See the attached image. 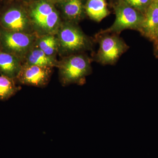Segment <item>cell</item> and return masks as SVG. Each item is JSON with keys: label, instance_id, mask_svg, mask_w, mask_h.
<instances>
[{"label": "cell", "instance_id": "6da1fadb", "mask_svg": "<svg viewBox=\"0 0 158 158\" xmlns=\"http://www.w3.org/2000/svg\"><path fill=\"white\" fill-rule=\"evenodd\" d=\"M28 14L34 33L37 36L56 35L62 23L59 12L52 3L48 0L34 2Z\"/></svg>", "mask_w": 158, "mask_h": 158}, {"label": "cell", "instance_id": "7a4b0ae2", "mask_svg": "<svg viewBox=\"0 0 158 158\" xmlns=\"http://www.w3.org/2000/svg\"><path fill=\"white\" fill-rule=\"evenodd\" d=\"M57 67L60 81L64 86L85 85L86 77L92 73L90 59L86 55L80 53L63 57L59 61Z\"/></svg>", "mask_w": 158, "mask_h": 158}, {"label": "cell", "instance_id": "3957f363", "mask_svg": "<svg viewBox=\"0 0 158 158\" xmlns=\"http://www.w3.org/2000/svg\"><path fill=\"white\" fill-rule=\"evenodd\" d=\"M56 36L59 42V53L63 57L89 50L93 46L91 39L73 23L62 22Z\"/></svg>", "mask_w": 158, "mask_h": 158}, {"label": "cell", "instance_id": "277c9868", "mask_svg": "<svg viewBox=\"0 0 158 158\" xmlns=\"http://www.w3.org/2000/svg\"><path fill=\"white\" fill-rule=\"evenodd\" d=\"M116 19L110 27L100 31L97 34H118L125 30L139 31L144 19V15L123 0H119L114 6Z\"/></svg>", "mask_w": 158, "mask_h": 158}, {"label": "cell", "instance_id": "5b68a950", "mask_svg": "<svg viewBox=\"0 0 158 158\" xmlns=\"http://www.w3.org/2000/svg\"><path fill=\"white\" fill-rule=\"evenodd\" d=\"M37 37L36 34L13 32L0 27V49L18 57L23 62Z\"/></svg>", "mask_w": 158, "mask_h": 158}, {"label": "cell", "instance_id": "8992f818", "mask_svg": "<svg viewBox=\"0 0 158 158\" xmlns=\"http://www.w3.org/2000/svg\"><path fill=\"white\" fill-rule=\"evenodd\" d=\"M99 38L98 51L95 56V61L103 65L116 64L122 55L129 48L118 34H97Z\"/></svg>", "mask_w": 158, "mask_h": 158}, {"label": "cell", "instance_id": "52a82bcc", "mask_svg": "<svg viewBox=\"0 0 158 158\" xmlns=\"http://www.w3.org/2000/svg\"><path fill=\"white\" fill-rule=\"evenodd\" d=\"M0 27L13 32L35 34L28 14L20 7L12 6L0 16Z\"/></svg>", "mask_w": 158, "mask_h": 158}, {"label": "cell", "instance_id": "ba28073f", "mask_svg": "<svg viewBox=\"0 0 158 158\" xmlns=\"http://www.w3.org/2000/svg\"><path fill=\"white\" fill-rule=\"evenodd\" d=\"M53 68L23 63L16 81L23 85L44 88L48 83Z\"/></svg>", "mask_w": 158, "mask_h": 158}, {"label": "cell", "instance_id": "9c48e42d", "mask_svg": "<svg viewBox=\"0 0 158 158\" xmlns=\"http://www.w3.org/2000/svg\"><path fill=\"white\" fill-rule=\"evenodd\" d=\"M139 32L151 40L155 41L158 27V3L153 0L146 9Z\"/></svg>", "mask_w": 158, "mask_h": 158}, {"label": "cell", "instance_id": "30bf717a", "mask_svg": "<svg viewBox=\"0 0 158 158\" xmlns=\"http://www.w3.org/2000/svg\"><path fill=\"white\" fill-rule=\"evenodd\" d=\"M22 65L18 57L0 49V74L16 80Z\"/></svg>", "mask_w": 158, "mask_h": 158}, {"label": "cell", "instance_id": "8fae6325", "mask_svg": "<svg viewBox=\"0 0 158 158\" xmlns=\"http://www.w3.org/2000/svg\"><path fill=\"white\" fill-rule=\"evenodd\" d=\"M23 63L53 68L57 67L59 61L56 57L48 56L34 44L26 56Z\"/></svg>", "mask_w": 158, "mask_h": 158}, {"label": "cell", "instance_id": "7c38bea8", "mask_svg": "<svg viewBox=\"0 0 158 158\" xmlns=\"http://www.w3.org/2000/svg\"><path fill=\"white\" fill-rule=\"evenodd\" d=\"M62 3V9L66 22L74 24L82 19L84 7L82 0H65Z\"/></svg>", "mask_w": 158, "mask_h": 158}, {"label": "cell", "instance_id": "4fadbf2b", "mask_svg": "<svg viewBox=\"0 0 158 158\" xmlns=\"http://www.w3.org/2000/svg\"><path fill=\"white\" fill-rule=\"evenodd\" d=\"M85 9L88 17L96 22L102 21L110 14L106 0H88Z\"/></svg>", "mask_w": 158, "mask_h": 158}, {"label": "cell", "instance_id": "5bb4252c", "mask_svg": "<svg viewBox=\"0 0 158 158\" xmlns=\"http://www.w3.org/2000/svg\"><path fill=\"white\" fill-rule=\"evenodd\" d=\"M35 45L50 56L56 57L59 53V42L56 35L37 36Z\"/></svg>", "mask_w": 158, "mask_h": 158}, {"label": "cell", "instance_id": "9a60e30c", "mask_svg": "<svg viewBox=\"0 0 158 158\" xmlns=\"http://www.w3.org/2000/svg\"><path fill=\"white\" fill-rule=\"evenodd\" d=\"M15 79L0 74V101H6L15 95L21 89Z\"/></svg>", "mask_w": 158, "mask_h": 158}, {"label": "cell", "instance_id": "2e32d148", "mask_svg": "<svg viewBox=\"0 0 158 158\" xmlns=\"http://www.w3.org/2000/svg\"><path fill=\"white\" fill-rule=\"evenodd\" d=\"M128 5L141 13L145 12L153 0H123Z\"/></svg>", "mask_w": 158, "mask_h": 158}, {"label": "cell", "instance_id": "e0dca14e", "mask_svg": "<svg viewBox=\"0 0 158 158\" xmlns=\"http://www.w3.org/2000/svg\"><path fill=\"white\" fill-rule=\"evenodd\" d=\"M155 42H156V50L158 54V39H156Z\"/></svg>", "mask_w": 158, "mask_h": 158}, {"label": "cell", "instance_id": "ac0fdd59", "mask_svg": "<svg viewBox=\"0 0 158 158\" xmlns=\"http://www.w3.org/2000/svg\"><path fill=\"white\" fill-rule=\"evenodd\" d=\"M158 39V27L157 29L156 33V40Z\"/></svg>", "mask_w": 158, "mask_h": 158}, {"label": "cell", "instance_id": "d6986e66", "mask_svg": "<svg viewBox=\"0 0 158 158\" xmlns=\"http://www.w3.org/2000/svg\"><path fill=\"white\" fill-rule=\"evenodd\" d=\"M26 1H28V2H36V1H38V0H25Z\"/></svg>", "mask_w": 158, "mask_h": 158}, {"label": "cell", "instance_id": "ffe728a7", "mask_svg": "<svg viewBox=\"0 0 158 158\" xmlns=\"http://www.w3.org/2000/svg\"><path fill=\"white\" fill-rule=\"evenodd\" d=\"M56 1H57V2H60L62 3V2L65 1V0H56Z\"/></svg>", "mask_w": 158, "mask_h": 158}, {"label": "cell", "instance_id": "44dd1931", "mask_svg": "<svg viewBox=\"0 0 158 158\" xmlns=\"http://www.w3.org/2000/svg\"><path fill=\"white\" fill-rule=\"evenodd\" d=\"M157 2L158 3V0H156Z\"/></svg>", "mask_w": 158, "mask_h": 158}]
</instances>
